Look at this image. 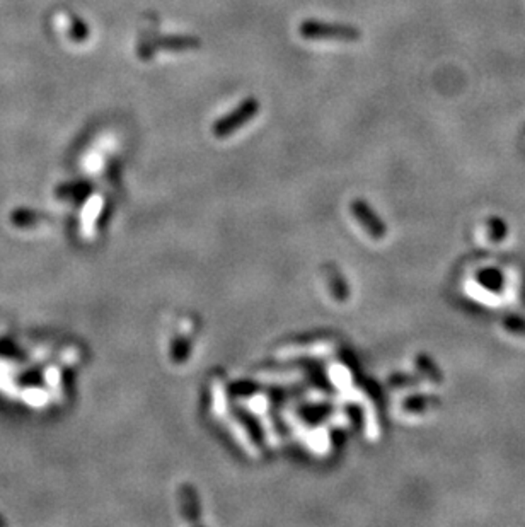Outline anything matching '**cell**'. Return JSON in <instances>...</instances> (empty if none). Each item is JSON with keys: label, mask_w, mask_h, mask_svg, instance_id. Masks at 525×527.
<instances>
[{"label": "cell", "mask_w": 525, "mask_h": 527, "mask_svg": "<svg viewBox=\"0 0 525 527\" xmlns=\"http://www.w3.org/2000/svg\"><path fill=\"white\" fill-rule=\"evenodd\" d=\"M299 33L304 40L312 41H341L355 43L360 40L362 33L348 24H327L322 21L307 19L299 26Z\"/></svg>", "instance_id": "1"}, {"label": "cell", "mask_w": 525, "mask_h": 527, "mask_svg": "<svg viewBox=\"0 0 525 527\" xmlns=\"http://www.w3.org/2000/svg\"><path fill=\"white\" fill-rule=\"evenodd\" d=\"M258 111H260V101H258V99L255 98L244 99L235 110H232L229 115H225L224 118H220L215 125H213V133H215V137L220 138L229 137V135L235 132V130H239L240 126H244L255 118Z\"/></svg>", "instance_id": "2"}]
</instances>
